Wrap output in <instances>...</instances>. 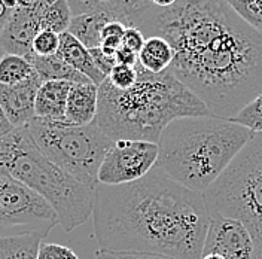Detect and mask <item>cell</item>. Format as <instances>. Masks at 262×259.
<instances>
[{"label": "cell", "mask_w": 262, "mask_h": 259, "mask_svg": "<svg viewBox=\"0 0 262 259\" xmlns=\"http://www.w3.org/2000/svg\"><path fill=\"white\" fill-rule=\"evenodd\" d=\"M145 37L170 44L168 67L212 116L232 119L262 96V33L237 15L225 0H178L150 6L133 18Z\"/></svg>", "instance_id": "1"}, {"label": "cell", "mask_w": 262, "mask_h": 259, "mask_svg": "<svg viewBox=\"0 0 262 259\" xmlns=\"http://www.w3.org/2000/svg\"><path fill=\"white\" fill-rule=\"evenodd\" d=\"M209 221L203 192L157 167L136 182L94 189V235L104 250L201 259Z\"/></svg>", "instance_id": "2"}, {"label": "cell", "mask_w": 262, "mask_h": 259, "mask_svg": "<svg viewBox=\"0 0 262 259\" xmlns=\"http://www.w3.org/2000/svg\"><path fill=\"white\" fill-rule=\"evenodd\" d=\"M139 78L128 90L115 88L107 78L98 87L96 124L116 140L158 143L163 130L174 119L207 116L204 103L168 70L150 73L137 64Z\"/></svg>", "instance_id": "3"}, {"label": "cell", "mask_w": 262, "mask_h": 259, "mask_svg": "<svg viewBox=\"0 0 262 259\" xmlns=\"http://www.w3.org/2000/svg\"><path fill=\"white\" fill-rule=\"evenodd\" d=\"M252 134L242 124L212 115L174 119L160 136L155 167L185 188L204 192Z\"/></svg>", "instance_id": "4"}, {"label": "cell", "mask_w": 262, "mask_h": 259, "mask_svg": "<svg viewBox=\"0 0 262 259\" xmlns=\"http://www.w3.org/2000/svg\"><path fill=\"white\" fill-rule=\"evenodd\" d=\"M0 171L43 197L66 232H72L93 216L94 188L82 185L49 161L36 147L26 125L0 137Z\"/></svg>", "instance_id": "5"}, {"label": "cell", "mask_w": 262, "mask_h": 259, "mask_svg": "<svg viewBox=\"0 0 262 259\" xmlns=\"http://www.w3.org/2000/svg\"><path fill=\"white\" fill-rule=\"evenodd\" d=\"M203 197L209 213L240 221L258 246L262 240V131H253Z\"/></svg>", "instance_id": "6"}, {"label": "cell", "mask_w": 262, "mask_h": 259, "mask_svg": "<svg viewBox=\"0 0 262 259\" xmlns=\"http://www.w3.org/2000/svg\"><path fill=\"white\" fill-rule=\"evenodd\" d=\"M36 147L72 178L90 188L97 186L98 168L114 145L96 122L72 125L66 121L33 118L26 125Z\"/></svg>", "instance_id": "7"}, {"label": "cell", "mask_w": 262, "mask_h": 259, "mask_svg": "<svg viewBox=\"0 0 262 259\" xmlns=\"http://www.w3.org/2000/svg\"><path fill=\"white\" fill-rule=\"evenodd\" d=\"M57 225V213L43 197L0 171V239L30 234L47 239Z\"/></svg>", "instance_id": "8"}, {"label": "cell", "mask_w": 262, "mask_h": 259, "mask_svg": "<svg viewBox=\"0 0 262 259\" xmlns=\"http://www.w3.org/2000/svg\"><path fill=\"white\" fill-rule=\"evenodd\" d=\"M158 152V143L143 140H116L104 155L98 168V183L116 186L142 179L155 167Z\"/></svg>", "instance_id": "9"}, {"label": "cell", "mask_w": 262, "mask_h": 259, "mask_svg": "<svg viewBox=\"0 0 262 259\" xmlns=\"http://www.w3.org/2000/svg\"><path fill=\"white\" fill-rule=\"evenodd\" d=\"M210 221L203 253H217L224 259H258L256 243L249 229L235 219L209 213Z\"/></svg>", "instance_id": "10"}, {"label": "cell", "mask_w": 262, "mask_h": 259, "mask_svg": "<svg viewBox=\"0 0 262 259\" xmlns=\"http://www.w3.org/2000/svg\"><path fill=\"white\" fill-rule=\"evenodd\" d=\"M51 0H40L33 6H16L0 30V47L5 54L29 57L36 34L40 32V19Z\"/></svg>", "instance_id": "11"}, {"label": "cell", "mask_w": 262, "mask_h": 259, "mask_svg": "<svg viewBox=\"0 0 262 259\" xmlns=\"http://www.w3.org/2000/svg\"><path fill=\"white\" fill-rule=\"evenodd\" d=\"M40 85L39 76L18 85L0 83V107L14 128L27 125L34 118V101Z\"/></svg>", "instance_id": "12"}, {"label": "cell", "mask_w": 262, "mask_h": 259, "mask_svg": "<svg viewBox=\"0 0 262 259\" xmlns=\"http://www.w3.org/2000/svg\"><path fill=\"white\" fill-rule=\"evenodd\" d=\"M72 15L81 14H104L111 19L131 26L133 18L150 8L149 0H67Z\"/></svg>", "instance_id": "13"}, {"label": "cell", "mask_w": 262, "mask_h": 259, "mask_svg": "<svg viewBox=\"0 0 262 259\" xmlns=\"http://www.w3.org/2000/svg\"><path fill=\"white\" fill-rule=\"evenodd\" d=\"M98 109V87L96 83H72L64 121L72 125H88L96 121Z\"/></svg>", "instance_id": "14"}, {"label": "cell", "mask_w": 262, "mask_h": 259, "mask_svg": "<svg viewBox=\"0 0 262 259\" xmlns=\"http://www.w3.org/2000/svg\"><path fill=\"white\" fill-rule=\"evenodd\" d=\"M72 83L63 81L42 82L34 101V118L64 121L66 104Z\"/></svg>", "instance_id": "15"}, {"label": "cell", "mask_w": 262, "mask_h": 259, "mask_svg": "<svg viewBox=\"0 0 262 259\" xmlns=\"http://www.w3.org/2000/svg\"><path fill=\"white\" fill-rule=\"evenodd\" d=\"M57 55L64 60L69 66H72L75 70L81 72L82 75H85L93 83H96L100 87L106 76L97 69V66L94 63L91 52L86 47H83L81 42L73 37L70 33H63L60 34V48Z\"/></svg>", "instance_id": "16"}, {"label": "cell", "mask_w": 262, "mask_h": 259, "mask_svg": "<svg viewBox=\"0 0 262 259\" xmlns=\"http://www.w3.org/2000/svg\"><path fill=\"white\" fill-rule=\"evenodd\" d=\"M32 63L34 72L40 78L42 82L48 81H63L69 83H90V79L82 75L81 72L75 70L72 66H69L64 60H61L57 54L49 57H39L30 54L26 57Z\"/></svg>", "instance_id": "17"}, {"label": "cell", "mask_w": 262, "mask_h": 259, "mask_svg": "<svg viewBox=\"0 0 262 259\" xmlns=\"http://www.w3.org/2000/svg\"><path fill=\"white\" fill-rule=\"evenodd\" d=\"M107 21H112L104 14H81L72 16L67 33L76 37L88 49L98 48L101 45V30Z\"/></svg>", "instance_id": "18"}, {"label": "cell", "mask_w": 262, "mask_h": 259, "mask_svg": "<svg viewBox=\"0 0 262 259\" xmlns=\"http://www.w3.org/2000/svg\"><path fill=\"white\" fill-rule=\"evenodd\" d=\"M174 60V51L167 40L158 36L146 37L139 52V64L150 73H163L168 70Z\"/></svg>", "instance_id": "19"}, {"label": "cell", "mask_w": 262, "mask_h": 259, "mask_svg": "<svg viewBox=\"0 0 262 259\" xmlns=\"http://www.w3.org/2000/svg\"><path fill=\"white\" fill-rule=\"evenodd\" d=\"M43 239L40 235H18L0 239V259H37L39 247Z\"/></svg>", "instance_id": "20"}, {"label": "cell", "mask_w": 262, "mask_h": 259, "mask_svg": "<svg viewBox=\"0 0 262 259\" xmlns=\"http://www.w3.org/2000/svg\"><path fill=\"white\" fill-rule=\"evenodd\" d=\"M37 76L32 63L26 57L14 54H3L0 58V83L18 85Z\"/></svg>", "instance_id": "21"}, {"label": "cell", "mask_w": 262, "mask_h": 259, "mask_svg": "<svg viewBox=\"0 0 262 259\" xmlns=\"http://www.w3.org/2000/svg\"><path fill=\"white\" fill-rule=\"evenodd\" d=\"M72 16L67 0H51L40 19V30L63 34L69 30Z\"/></svg>", "instance_id": "22"}, {"label": "cell", "mask_w": 262, "mask_h": 259, "mask_svg": "<svg viewBox=\"0 0 262 259\" xmlns=\"http://www.w3.org/2000/svg\"><path fill=\"white\" fill-rule=\"evenodd\" d=\"M249 26L262 33V0H225Z\"/></svg>", "instance_id": "23"}, {"label": "cell", "mask_w": 262, "mask_h": 259, "mask_svg": "<svg viewBox=\"0 0 262 259\" xmlns=\"http://www.w3.org/2000/svg\"><path fill=\"white\" fill-rule=\"evenodd\" d=\"M60 48V34L47 30H40L33 39L32 54L39 57L55 55Z\"/></svg>", "instance_id": "24"}, {"label": "cell", "mask_w": 262, "mask_h": 259, "mask_svg": "<svg viewBox=\"0 0 262 259\" xmlns=\"http://www.w3.org/2000/svg\"><path fill=\"white\" fill-rule=\"evenodd\" d=\"M231 121L242 124L252 131H262V96L256 98L252 104H249L245 111H242Z\"/></svg>", "instance_id": "25"}, {"label": "cell", "mask_w": 262, "mask_h": 259, "mask_svg": "<svg viewBox=\"0 0 262 259\" xmlns=\"http://www.w3.org/2000/svg\"><path fill=\"white\" fill-rule=\"evenodd\" d=\"M137 78H139L137 66L116 64L109 73L107 81L118 90H128L137 82Z\"/></svg>", "instance_id": "26"}, {"label": "cell", "mask_w": 262, "mask_h": 259, "mask_svg": "<svg viewBox=\"0 0 262 259\" xmlns=\"http://www.w3.org/2000/svg\"><path fill=\"white\" fill-rule=\"evenodd\" d=\"M37 259H79L67 246L57 243H40Z\"/></svg>", "instance_id": "27"}, {"label": "cell", "mask_w": 262, "mask_h": 259, "mask_svg": "<svg viewBox=\"0 0 262 259\" xmlns=\"http://www.w3.org/2000/svg\"><path fill=\"white\" fill-rule=\"evenodd\" d=\"M94 259H167L158 255L150 253H140V252H115V250H104L100 249L96 252Z\"/></svg>", "instance_id": "28"}, {"label": "cell", "mask_w": 262, "mask_h": 259, "mask_svg": "<svg viewBox=\"0 0 262 259\" xmlns=\"http://www.w3.org/2000/svg\"><path fill=\"white\" fill-rule=\"evenodd\" d=\"M145 34L140 32L139 29L136 27H127V30L122 36V47L128 48L130 51H133L134 54L139 55V52L142 51L143 45H145Z\"/></svg>", "instance_id": "29"}, {"label": "cell", "mask_w": 262, "mask_h": 259, "mask_svg": "<svg viewBox=\"0 0 262 259\" xmlns=\"http://www.w3.org/2000/svg\"><path fill=\"white\" fill-rule=\"evenodd\" d=\"M90 52H91V57H93V60H94V63L97 66L98 70L107 78L109 73L112 72V69L116 66L115 55H107V54H104L100 47H98V48L90 49Z\"/></svg>", "instance_id": "30"}, {"label": "cell", "mask_w": 262, "mask_h": 259, "mask_svg": "<svg viewBox=\"0 0 262 259\" xmlns=\"http://www.w3.org/2000/svg\"><path fill=\"white\" fill-rule=\"evenodd\" d=\"M127 30V26L121 21H116V19H112V21H107L101 30V40L104 39H111V37H116V39H122L124 33Z\"/></svg>", "instance_id": "31"}, {"label": "cell", "mask_w": 262, "mask_h": 259, "mask_svg": "<svg viewBox=\"0 0 262 259\" xmlns=\"http://www.w3.org/2000/svg\"><path fill=\"white\" fill-rule=\"evenodd\" d=\"M115 60L116 64H124V66H137L139 64V55L134 54L133 51H130L125 47H119L118 51L115 52Z\"/></svg>", "instance_id": "32"}, {"label": "cell", "mask_w": 262, "mask_h": 259, "mask_svg": "<svg viewBox=\"0 0 262 259\" xmlns=\"http://www.w3.org/2000/svg\"><path fill=\"white\" fill-rule=\"evenodd\" d=\"M14 8H16V0H0V30Z\"/></svg>", "instance_id": "33"}, {"label": "cell", "mask_w": 262, "mask_h": 259, "mask_svg": "<svg viewBox=\"0 0 262 259\" xmlns=\"http://www.w3.org/2000/svg\"><path fill=\"white\" fill-rule=\"evenodd\" d=\"M14 130V127L9 124V121L6 119V116L3 114V111H2V107H0V137H3V136H6L8 133H11Z\"/></svg>", "instance_id": "34"}, {"label": "cell", "mask_w": 262, "mask_h": 259, "mask_svg": "<svg viewBox=\"0 0 262 259\" xmlns=\"http://www.w3.org/2000/svg\"><path fill=\"white\" fill-rule=\"evenodd\" d=\"M178 0H149V3L155 8H161V9H165V8H170L176 3Z\"/></svg>", "instance_id": "35"}, {"label": "cell", "mask_w": 262, "mask_h": 259, "mask_svg": "<svg viewBox=\"0 0 262 259\" xmlns=\"http://www.w3.org/2000/svg\"><path fill=\"white\" fill-rule=\"evenodd\" d=\"M40 0H16V6H33Z\"/></svg>", "instance_id": "36"}, {"label": "cell", "mask_w": 262, "mask_h": 259, "mask_svg": "<svg viewBox=\"0 0 262 259\" xmlns=\"http://www.w3.org/2000/svg\"><path fill=\"white\" fill-rule=\"evenodd\" d=\"M201 259H224L221 255H217V253H209V255H204V256H201Z\"/></svg>", "instance_id": "37"}, {"label": "cell", "mask_w": 262, "mask_h": 259, "mask_svg": "<svg viewBox=\"0 0 262 259\" xmlns=\"http://www.w3.org/2000/svg\"><path fill=\"white\" fill-rule=\"evenodd\" d=\"M256 249H258V259H262V240L258 243Z\"/></svg>", "instance_id": "38"}, {"label": "cell", "mask_w": 262, "mask_h": 259, "mask_svg": "<svg viewBox=\"0 0 262 259\" xmlns=\"http://www.w3.org/2000/svg\"><path fill=\"white\" fill-rule=\"evenodd\" d=\"M3 54H5V52H3V49H2V47H0V58L3 57Z\"/></svg>", "instance_id": "39"}]
</instances>
